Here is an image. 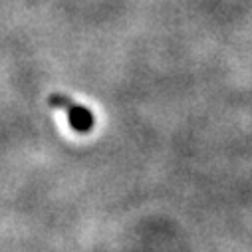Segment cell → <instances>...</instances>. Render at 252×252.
I'll list each match as a JSON object with an SVG mask.
<instances>
[{"mask_svg": "<svg viewBox=\"0 0 252 252\" xmlns=\"http://www.w3.org/2000/svg\"><path fill=\"white\" fill-rule=\"evenodd\" d=\"M50 101L56 103V105H60V107H64V109L68 111V119L72 121V127H74L76 131H88L92 125H94V115H92V111L86 109V107H82V105L72 103V99H66L64 95H54Z\"/></svg>", "mask_w": 252, "mask_h": 252, "instance_id": "cell-1", "label": "cell"}]
</instances>
